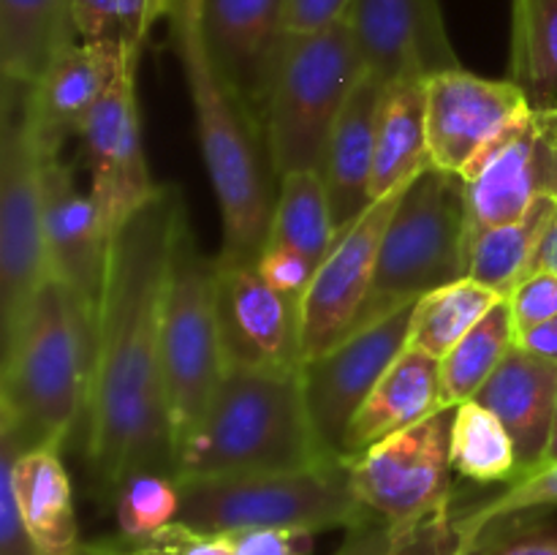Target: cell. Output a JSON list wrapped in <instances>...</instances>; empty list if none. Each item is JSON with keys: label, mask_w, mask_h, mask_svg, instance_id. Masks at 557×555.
I'll return each instance as SVG.
<instances>
[{"label": "cell", "mask_w": 557, "mask_h": 555, "mask_svg": "<svg viewBox=\"0 0 557 555\" xmlns=\"http://www.w3.org/2000/svg\"><path fill=\"white\" fill-rule=\"evenodd\" d=\"M185 223L183 190L161 185L109 243L90 395L79 433L98 498L109 504L131 473L177 477V444L161 370V316L169 264Z\"/></svg>", "instance_id": "6da1fadb"}, {"label": "cell", "mask_w": 557, "mask_h": 555, "mask_svg": "<svg viewBox=\"0 0 557 555\" xmlns=\"http://www.w3.org/2000/svg\"><path fill=\"white\" fill-rule=\"evenodd\" d=\"M166 20L194 107L201 158L221 207L223 243L215 259L226 267L256 264L270 237L281 185L264 131L212 65L201 36L199 0H172Z\"/></svg>", "instance_id": "7a4b0ae2"}, {"label": "cell", "mask_w": 557, "mask_h": 555, "mask_svg": "<svg viewBox=\"0 0 557 555\" xmlns=\"http://www.w3.org/2000/svg\"><path fill=\"white\" fill-rule=\"evenodd\" d=\"M96 316L60 281L47 278L3 335L0 428L22 452L63 449L82 433L90 395Z\"/></svg>", "instance_id": "3957f363"}, {"label": "cell", "mask_w": 557, "mask_h": 555, "mask_svg": "<svg viewBox=\"0 0 557 555\" xmlns=\"http://www.w3.org/2000/svg\"><path fill=\"white\" fill-rule=\"evenodd\" d=\"M299 370L226 368L199 428L177 449V479L330 466L315 441Z\"/></svg>", "instance_id": "277c9868"}, {"label": "cell", "mask_w": 557, "mask_h": 555, "mask_svg": "<svg viewBox=\"0 0 557 555\" xmlns=\"http://www.w3.org/2000/svg\"><path fill=\"white\" fill-rule=\"evenodd\" d=\"M364 74L368 69L346 20L321 30L288 33L261 123L277 180L319 172L332 128Z\"/></svg>", "instance_id": "5b68a950"}, {"label": "cell", "mask_w": 557, "mask_h": 555, "mask_svg": "<svg viewBox=\"0 0 557 555\" xmlns=\"http://www.w3.org/2000/svg\"><path fill=\"white\" fill-rule=\"evenodd\" d=\"M180 522L196 531L237 533L277 528L299 536L351 531L375 520L351 490L348 462L302 471L234 473V477L177 479Z\"/></svg>", "instance_id": "8992f818"}, {"label": "cell", "mask_w": 557, "mask_h": 555, "mask_svg": "<svg viewBox=\"0 0 557 555\" xmlns=\"http://www.w3.org/2000/svg\"><path fill=\"white\" fill-rule=\"evenodd\" d=\"M466 270V185L457 174L428 166L408 183L386 226L357 330L419 303L435 288L462 281Z\"/></svg>", "instance_id": "52a82bcc"}, {"label": "cell", "mask_w": 557, "mask_h": 555, "mask_svg": "<svg viewBox=\"0 0 557 555\" xmlns=\"http://www.w3.org/2000/svg\"><path fill=\"white\" fill-rule=\"evenodd\" d=\"M215 278V256L201 250L188 221L174 245L161 316V370L177 449L199 428L226 373Z\"/></svg>", "instance_id": "ba28073f"}, {"label": "cell", "mask_w": 557, "mask_h": 555, "mask_svg": "<svg viewBox=\"0 0 557 555\" xmlns=\"http://www.w3.org/2000/svg\"><path fill=\"white\" fill-rule=\"evenodd\" d=\"M49 156L30 118V85L3 79L0 92V330L16 324L47 283L44 169Z\"/></svg>", "instance_id": "9c48e42d"}, {"label": "cell", "mask_w": 557, "mask_h": 555, "mask_svg": "<svg viewBox=\"0 0 557 555\" xmlns=\"http://www.w3.org/2000/svg\"><path fill=\"white\" fill-rule=\"evenodd\" d=\"M455 414L457 406L438 408L348 460L354 495L375 520L413 526L457 506L451 466Z\"/></svg>", "instance_id": "30bf717a"}, {"label": "cell", "mask_w": 557, "mask_h": 555, "mask_svg": "<svg viewBox=\"0 0 557 555\" xmlns=\"http://www.w3.org/2000/svg\"><path fill=\"white\" fill-rule=\"evenodd\" d=\"M417 303L384 316L375 324L351 332L346 341L302 362V392L321 455L346 462V435L354 417L386 370L408 348V332Z\"/></svg>", "instance_id": "8fae6325"}, {"label": "cell", "mask_w": 557, "mask_h": 555, "mask_svg": "<svg viewBox=\"0 0 557 555\" xmlns=\"http://www.w3.org/2000/svg\"><path fill=\"white\" fill-rule=\"evenodd\" d=\"M468 243L517 221L539 199H557V136L542 109L511 125L462 174Z\"/></svg>", "instance_id": "7c38bea8"}, {"label": "cell", "mask_w": 557, "mask_h": 555, "mask_svg": "<svg viewBox=\"0 0 557 555\" xmlns=\"http://www.w3.org/2000/svg\"><path fill=\"white\" fill-rule=\"evenodd\" d=\"M408 183L373 201L362 218L337 234L335 245L315 270L302 297V354L319 357L326 348L346 341L359 324L364 303L373 288L384 232L406 194Z\"/></svg>", "instance_id": "4fadbf2b"}, {"label": "cell", "mask_w": 557, "mask_h": 555, "mask_svg": "<svg viewBox=\"0 0 557 555\" xmlns=\"http://www.w3.org/2000/svg\"><path fill=\"white\" fill-rule=\"evenodd\" d=\"M215 299L226 368H302V297L272 286L256 264H218Z\"/></svg>", "instance_id": "5bb4252c"}, {"label": "cell", "mask_w": 557, "mask_h": 555, "mask_svg": "<svg viewBox=\"0 0 557 555\" xmlns=\"http://www.w3.org/2000/svg\"><path fill=\"white\" fill-rule=\"evenodd\" d=\"M136 65L139 63H131L103 92L79 134L90 169V196L109 234L117 232L161 188L147 169L141 145Z\"/></svg>", "instance_id": "9a60e30c"}, {"label": "cell", "mask_w": 557, "mask_h": 555, "mask_svg": "<svg viewBox=\"0 0 557 555\" xmlns=\"http://www.w3.org/2000/svg\"><path fill=\"white\" fill-rule=\"evenodd\" d=\"M531 101L511 79L455 69L428 79L430 166L462 177L473 161L525 114Z\"/></svg>", "instance_id": "2e32d148"}, {"label": "cell", "mask_w": 557, "mask_h": 555, "mask_svg": "<svg viewBox=\"0 0 557 555\" xmlns=\"http://www.w3.org/2000/svg\"><path fill=\"white\" fill-rule=\"evenodd\" d=\"M343 20L351 27L368 74L384 85L462 69L441 0H351Z\"/></svg>", "instance_id": "e0dca14e"}, {"label": "cell", "mask_w": 557, "mask_h": 555, "mask_svg": "<svg viewBox=\"0 0 557 555\" xmlns=\"http://www.w3.org/2000/svg\"><path fill=\"white\" fill-rule=\"evenodd\" d=\"M199 16L212 65L261 128L277 54L288 36V0H199Z\"/></svg>", "instance_id": "ac0fdd59"}, {"label": "cell", "mask_w": 557, "mask_h": 555, "mask_svg": "<svg viewBox=\"0 0 557 555\" xmlns=\"http://www.w3.org/2000/svg\"><path fill=\"white\" fill-rule=\"evenodd\" d=\"M44 243L49 278L63 283L92 316L107 281L109 234L90 190L76 185L74 172L54 156L44 169Z\"/></svg>", "instance_id": "d6986e66"}, {"label": "cell", "mask_w": 557, "mask_h": 555, "mask_svg": "<svg viewBox=\"0 0 557 555\" xmlns=\"http://www.w3.org/2000/svg\"><path fill=\"white\" fill-rule=\"evenodd\" d=\"M141 52L107 41H74L52 60L41 79L30 85V118L38 141L49 156H60L65 139L82 134L103 92L117 82Z\"/></svg>", "instance_id": "ffe728a7"}, {"label": "cell", "mask_w": 557, "mask_h": 555, "mask_svg": "<svg viewBox=\"0 0 557 555\" xmlns=\"http://www.w3.org/2000/svg\"><path fill=\"white\" fill-rule=\"evenodd\" d=\"M495 414L515 441L520 479L544 466L557 403V365L515 346L473 397Z\"/></svg>", "instance_id": "44dd1931"}, {"label": "cell", "mask_w": 557, "mask_h": 555, "mask_svg": "<svg viewBox=\"0 0 557 555\" xmlns=\"http://www.w3.org/2000/svg\"><path fill=\"white\" fill-rule=\"evenodd\" d=\"M381 96H384V82L375 79L373 74H364L343 107L321 158L319 172L337 234L346 232L373 205L375 128H379Z\"/></svg>", "instance_id": "7402d4cb"}, {"label": "cell", "mask_w": 557, "mask_h": 555, "mask_svg": "<svg viewBox=\"0 0 557 555\" xmlns=\"http://www.w3.org/2000/svg\"><path fill=\"white\" fill-rule=\"evenodd\" d=\"M441 406V359L408 346L375 384L346 435V462L379 441L413 428Z\"/></svg>", "instance_id": "603a6c76"}, {"label": "cell", "mask_w": 557, "mask_h": 555, "mask_svg": "<svg viewBox=\"0 0 557 555\" xmlns=\"http://www.w3.org/2000/svg\"><path fill=\"white\" fill-rule=\"evenodd\" d=\"M14 484L38 555H79L85 542L79 539L74 488L58 446L20 452Z\"/></svg>", "instance_id": "cb8c5ba5"}, {"label": "cell", "mask_w": 557, "mask_h": 555, "mask_svg": "<svg viewBox=\"0 0 557 555\" xmlns=\"http://www.w3.org/2000/svg\"><path fill=\"white\" fill-rule=\"evenodd\" d=\"M428 166V79L389 82L384 85L375 128L373 201L411 183Z\"/></svg>", "instance_id": "d4e9b609"}, {"label": "cell", "mask_w": 557, "mask_h": 555, "mask_svg": "<svg viewBox=\"0 0 557 555\" xmlns=\"http://www.w3.org/2000/svg\"><path fill=\"white\" fill-rule=\"evenodd\" d=\"M74 36L71 0H0L3 79L36 85Z\"/></svg>", "instance_id": "484cf974"}, {"label": "cell", "mask_w": 557, "mask_h": 555, "mask_svg": "<svg viewBox=\"0 0 557 555\" xmlns=\"http://www.w3.org/2000/svg\"><path fill=\"white\" fill-rule=\"evenodd\" d=\"M557 210V199H539L522 218L500 226L484 229L468 243L466 278L482 283L498 297L509 299L525 281L528 267L536 256L539 243L547 234Z\"/></svg>", "instance_id": "4316f807"}, {"label": "cell", "mask_w": 557, "mask_h": 555, "mask_svg": "<svg viewBox=\"0 0 557 555\" xmlns=\"http://www.w3.org/2000/svg\"><path fill=\"white\" fill-rule=\"evenodd\" d=\"M509 79L533 109H557V0H511Z\"/></svg>", "instance_id": "83f0119b"}, {"label": "cell", "mask_w": 557, "mask_h": 555, "mask_svg": "<svg viewBox=\"0 0 557 555\" xmlns=\"http://www.w3.org/2000/svg\"><path fill=\"white\" fill-rule=\"evenodd\" d=\"M335 239L337 229L321 172H294L281 177L267 245L297 250L319 270Z\"/></svg>", "instance_id": "f1b7e54d"}, {"label": "cell", "mask_w": 557, "mask_h": 555, "mask_svg": "<svg viewBox=\"0 0 557 555\" xmlns=\"http://www.w3.org/2000/svg\"><path fill=\"white\" fill-rule=\"evenodd\" d=\"M517 346L509 299H498L490 313L441 359V406L473 400Z\"/></svg>", "instance_id": "f546056e"}, {"label": "cell", "mask_w": 557, "mask_h": 555, "mask_svg": "<svg viewBox=\"0 0 557 555\" xmlns=\"http://www.w3.org/2000/svg\"><path fill=\"white\" fill-rule=\"evenodd\" d=\"M498 299L504 297L471 278L435 288L413 308L408 346L444 359L490 313Z\"/></svg>", "instance_id": "4dcf8cb0"}, {"label": "cell", "mask_w": 557, "mask_h": 555, "mask_svg": "<svg viewBox=\"0 0 557 555\" xmlns=\"http://www.w3.org/2000/svg\"><path fill=\"white\" fill-rule=\"evenodd\" d=\"M451 466L476 484H515L520 479L515 441L498 417L482 403L457 406L451 428Z\"/></svg>", "instance_id": "1f68e13d"}, {"label": "cell", "mask_w": 557, "mask_h": 555, "mask_svg": "<svg viewBox=\"0 0 557 555\" xmlns=\"http://www.w3.org/2000/svg\"><path fill=\"white\" fill-rule=\"evenodd\" d=\"M471 539L462 526V509L441 511L413 526L368 520L346 531L332 555H468Z\"/></svg>", "instance_id": "d6a6232c"}, {"label": "cell", "mask_w": 557, "mask_h": 555, "mask_svg": "<svg viewBox=\"0 0 557 555\" xmlns=\"http://www.w3.org/2000/svg\"><path fill=\"white\" fill-rule=\"evenodd\" d=\"M172 0H71V16L82 41L120 44L141 52L147 33L169 14Z\"/></svg>", "instance_id": "836d02e7"}, {"label": "cell", "mask_w": 557, "mask_h": 555, "mask_svg": "<svg viewBox=\"0 0 557 555\" xmlns=\"http://www.w3.org/2000/svg\"><path fill=\"white\" fill-rule=\"evenodd\" d=\"M180 482L174 473L139 471L131 473L112 498L120 536L141 539L163 531L180 520Z\"/></svg>", "instance_id": "e575fe53"}, {"label": "cell", "mask_w": 557, "mask_h": 555, "mask_svg": "<svg viewBox=\"0 0 557 555\" xmlns=\"http://www.w3.org/2000/svg\"><path fill=\"white\" fill-rule=\"evenodd\" d=\"M553 509H557V466H547L517 479L515 484H506L504 493L493 495L482 504L466 506L462 509V526H466L473 550L479 536L487 528H493L495 522L525 515H547Z\"/></svg>", "instance_id": "d590c367"}, {"label": "cell", "mask_w": 557, "mask_h": 555, "mask_svg": "<svg viewBox=\"0 0 557 555\" xmlns=\"http://www.w3.org/2000/svg\"><path fill=\"white\" fill-rule=\"evenodd\" d=\"M468 555H557V526L542 515L495 522Z\"/></svg>", "instance_id": "8d00e7d4"}, {"label": "cell", "mask_w": 557, "mask_h": 555, "mask_svg": "<svg viewBox=\"0 0 557 555\" xmlns=\"http://www.w3.org/2000/svg\"><path fill=\"white\" fill-rule=\"evenodd\" d=\"M20 452V441L0 428V555H38L14 484V462Z\"/></svg>", "instance_id": "74e56055"}, {"label": "cell", "mask_w": 557, "mask_h": 555, "mask_svg": "<svg viewBox=\"0 0 557 555\" xmlns=\"http://www.w3.org/2000/svg\"><path fill=\"white\" fill-rule=\"evenodd\" d=\"M120 539L141 555H234L232 536H228V533L196 531V528L185 526V522L180 520L166 526L163 531L150 533V536Z\"/></svg>", "instance_id": "f35d334b"}, {"label": "cell", "mask_w": 557, "mask_h": 555, "mask_svg": "<svg viewBox=\"0 0 557 555\" xmlns=\"http://www.w3.org/2000/svg\"><path fill=\"white\" fill-rule=\"evenodd\" d=\"M511 319L517 337L533 326L544 324L557 316V275L553 272H533L511 292Z\"/></svg>", "instance_id": "ab89813d"}, {"label": "cell", "mask_w": 557, "mask_h": 555, "mask_svg": "<svg viewBox=\"0 0 557 555\" xmlns=\"http://www.w3.org/2000/svg\"><path fill=\"white\" fill-rule=\"evenodd\" d=\"M256 267H259V272L272 286L286 294H294V297H305L315 275V267L305 256H299L297 250L277 248V245H267Z\"/></svg>", "instance_id": "60d3db41"}, {"label": "cell", "mask_w": 557, "mask_h": 555, "mask_svg": "<svg viewBox=\"0 0 557 555\" xmlns=\"http://www.w3.org/2000/svg\"><path fill=\"white\" fill-rule=\"evenodd\" d=\"M234 555H302L299 533L277 531V528H250V531L228 533Z\"/></svg>", "instance_id": "b9f144b4"}, {"label": "cell", "mask_w": 557, "mask_h": 555, "mask_svg": "<svg viewBox=\"0 0 557 555\" xmlns=\"http://www.w3.org/2000/svg\"><path fill=\"white\" fill-rule=\"evenodd\" d=\"M351 0H288V33H310L341 22Z\"/></svg>", "instance_id": "7bdbcfd3"}, {"label": "cell", "mask_w": 557, "mask_h": 555, "mask_svg": "<svg viewBox=\"0 0 557 555\" xmlns=\"http://www.w3.org/2000/svg\"><path fill=\"white\" fill-rule=\"evenodd\" d=\"M517 346L528 348V351H533L536 357L549 359V362L557 365V316L544 321V324L533 326V330L522 332V335L517 337Z\"/></svg>", "instance_id": "ee69618b"}, {"label": "cell", "mask_w": 557, "mask_h": 555, "mask_svg": "<svg viewBox=\"0 0 557 555\" xmlns=\"http://www.w3.org/2000/svg\"><path fill=\"white\" fill-rule=\"evenodd\" d=\"M533 272H553V275H557V210L547 234H544L542 243H539V250L536 256H533L531 267H528V275H533Z\"/></svg>", "instance_id": "f6af8a7d"}, {"label": "cell", "mask_w": 557, "mask_h": 555, "mask_svg": "<svg viewBox=\"0 0 557 555\" xmlns=\"http://www.w3.org/2000/svg\"><path fill=\"white\" fill-rule=\"evenodd\" d=\"M79 555H141V553H136L134 547H128L120 536H112V539H98V542H85L82 544Z\"/></svg>", "instance_id": "bcb514c9"}, {"label": "cell", "mask_w": 557, "mask_h": 555, "mask_svg": "<svg viewBox=\"0 0 557 555\" xmlns=\"http://www.w3.org/2000/svg\"><path fill=\"white\" fill-rule=\"evenodd\" d=\"M557 466V403H555V419H553V435H549V446L547 455H544V466Z\"/></svg>", "instance_id": "7dc6e473"}, {"label": "cell", "mask_w": 557, "mask_h": 555, "mask_svg": "<svg viewBox=\"0 0 557 555\" xmlns=\"http://www.w3.org/2000/svg\"><path fill=\"white\" fill-rule=\"evenodd\" d=\"M544 114H547V120H549V128L555 131V136H557V109H542Z\"/></svg>", "instance_id": "c3c4849f"}]
</instances>
